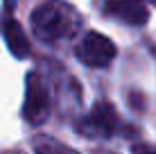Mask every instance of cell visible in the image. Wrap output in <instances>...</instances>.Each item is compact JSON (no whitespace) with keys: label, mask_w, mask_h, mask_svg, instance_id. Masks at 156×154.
Returning a JSON list of instances; mask_svg holds the SVG:
<instances>
[{"label":"cell","mask_w":156,"mask_h":154,"mask_svg":"<svg viewBox=\"0 0 156 154\" xmlns=\"http://www.w3.org/2000/svg\"><path fill=\"white\" fill-rule=\"evenodd\" d=\"M131 154H156V145H149V143H136V145H131Z\"/></svg>","instance_id":"8"},{"label":"cell","mask_w":156,"mask_h":154,"mask_svg":"<svg viewBox=\"0 0 156 154\" xmlns=\"http://www.w3.org/2000/svg\"><path fill=\"white\" fill-rule=\"evenodd\" d=\"M34 152L36 154H77L73 147L59 143L52 136H36L34 138Z\"/></svg>","instance_id":"7"},{"label":"cell","mask_w":156,"mask_h":154,"mask_svg":"<svg viewBox=\"0 0 156 154\" xmlns=\"http://www.w3.org/2000/svg\"><path fill=\"white\" fill-rule=\"evenodd\" d=\"M118 55L115 43L100 32H86L77 45V59L88 68H106Z\"/></svg>","instance_id":"4"},{"label":"cell","mask_w":156,"mask_h":154,"mask_svg":"<svg viewBox=\"0 0 156 154\" xmlns=\"http://www.w3.org/2000/svg\"><path fill=\"white\" fill-rule=\"evenodd\" d=\"M152 2H156V0H152Z\"/></svg>","instance_id":"10"},{"label":"cell","mask_w":156,"mask_h":154,"mask_svg":"<svg viewBox=\"0 0 156 154\" xmlns=\"http://www.w3.org/2000/svg\"><path fill=\"white\" fill-rule=\"evenodd\" d=\"M82 14L66 0H41L30 14V27L34 36L45 43L73 39L82 30Z\"/></svg>","instance_id":"1"},{"label":"cell","mask_w":156,"mask_h":154,"mask_svg":"<svg viewBox=\"0 0 156 154\" xmlns=\"http://www.w3.org/2000/svg\"><path fill=\"white\" fill-rule=\"evenodd\" d=\"M7 2H14V0H7Z\"/></svg>","instance_id":"9"},{"label":"cell","mask_w":156,"mask_h":154,"mask_svg":"<svg viewBox=\"0 0 156 154\" xmlns=\"http://www.w3.org/2000/svg\"><path fill=\"white\" fill-rule=\"evenodd\" d=\"M122 129H125L122 118L118 116L113 104L106 102V100L95 102V107L77 125V131L88 136V138H111V136L122 134Z\"/></svg>","instance_id":"2"},{"label":"cell","mask_w":156,"mask_h":154,"mask_svg":"<svg viewBox=\"0 0 156 154\" xmlns=\"http://www.w3.org/2000/svg\"><path fill=\"white\" fill-rule=\"evenodd\" d=\"M2 34H5V41H7L9 50L14 52V57H18V59H25V57H30V41H27V34H25V30L18 25V20L9 18L7 23H5L2 27Z\"/></svg>","instance_id":"6"},{"label":"cell","mask_w":156,"mask_h":154,"mask_svg":"<svg viewBox=\"0 0 156 154\" xmlns=\"http://www.w3.org/2000/svg\"><path fill=\"white\" fill-rule=\"evenodd\" d=\"M104 14L120 23L140 27L149 20V12L145 0H104Z\"/></svg>","instance_id":"5"},{"label":"cell","mask_w":156,"mask_h":154,"mask_svg":"<svg viewBox=\"0 0 156 154\" xmlns=\"http://www.w3.org/2000/svg\"><path fill=\"white\" fill-rule=\"evenodd\" d=\"M50 116V91L41 73L32 70L25 79V102H23V118L30 125L39 127Z\"/></svg>","instance_id":"3"}]
</instances>
